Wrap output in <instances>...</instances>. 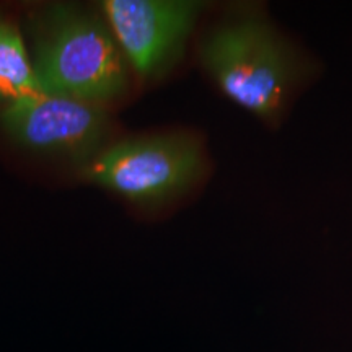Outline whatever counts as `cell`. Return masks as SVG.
I'll use <instances>...</instances> for the list:
<instances>
[{"mask_svg": "<svg viewBox=\"0 0 352 352\" xmlns=\"http://www.w3.org/2000/svg\"><path fill=\"white\" fill-rule=\"evenodd\" d=\"M32 63L44 94L107 108L124 96L127 63L107 20L72 6H50L33 19Z\"/></svg>", "mask_w": 352, "mask_h": 352, "instance_id": "1", "label": "cell"}, {"mask_svg": "<svg viewBox=\"0 0 352 352\" xmlns=\"http://www.w3.org/2000/svg\"><path fill=\"white\" fill-rule=\"evenodd\" d=\"M201 60L236 107L267 122L283 113L292 64L266 21L243 15L215 26L201 44Z\"/></svg>", "mask_w": 352, "mask_h": 352, "instance_id": "2", "label": "cell"}, {"mask_svg": "<svg viewBox=\"0 0 352 352\" xmlns=\"http://www.w3.org/2000/svg\"><path fill=\"white\" fill-rule=\"evenodd\" d=\"M202 151L184 132L140 135L108 144L80 168L85 182L138 206H158L199 178Z\"/></svg>", "mask_w": 352, "mask_h": 352, "instance_id": "3", "label": "cell"}, {"mask_svg": "<svg viewBox=\"0 0 352 352\" xmlns=\"http://www.w3.org/2000/svg\"><path fill=\"white\" fill-rule=\"evenodd\" d=\"M0 131L34 155L82 168L108 145L109 120L98 104L43 91L0 109Z\"/></svg>", "mask_w": 352, "mask_h": 352, "instance_id": "4", "label": "cell"}, {"mask_svg": "<svg viewBox=\"0 0 352 352\" xmlns=\"http://www.w3.org/2000/svg\"><path fill=\"white\" fill-rule=\"evenodd\" d=\"M118 46L140 82L157 80L182 56L202 3L191 0H107L101 6Z\"/></svg>", "mask_w": 352, "mask_h": 352, "instance_id": "5", "label": "cell"}, {"mask_svg": "<svg viewBox=\"0 0 352 352\" xmlns=\"http://www.w3.org/2000/svg\"><path fill=\"white\" fill-rule=\"evenodd\" d=\"M43 94L16 20L0 13V107Z\"/></svg>", "mask_w": 352, "mask_h": 352, "instance_id": "6", "label": "cell"}]
</instances>
